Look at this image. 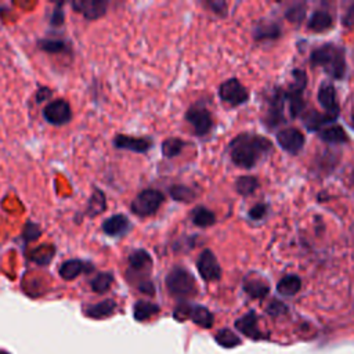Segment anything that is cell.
Wrapping results in <instances>:
<instances>
[{
    "label": "cell",
    "instance_id": "1",
    "mask_svg": "<svg viewBox=\"0 0 354 354\" xmlns=\"http://www.w3.org/2000/svg\"><path fill=\"white\" fill-rule=\"evenodd\" d=\"M271 151V142L266 137L253 133H242L228 145V153L232 163L242 169L254 167Z\"/></svg>",
    "mask_w": 354,
    "mask_h": 354
},
{
    "label": "cell",
    "instance_id": "2",
    "mask_svg": "<svg viewBox=\"0 0 354 354\" xmlns=\"http://www.w3.org/2000/svg\"><path fill=\"white\" fill-rule=\"evenodd\" d=\"M310 62L313 66L322 68L333 79L340 80L346 75L344 50L333 43H325L313 50Z\"/></svg>",
    "mask_w": 354,
    "mask_h": 354
},
{
    "label": "cell",
    "instance_id": "3",
    "mask_svg": "<svg viewBox=\"0 0 354 354\" xmlns=\"http://www.w3.org/2000/svg\"><path fill=\"white\" fill-rule=\"evenodd\" d=\"M166 288L169 293L178 299H187L196 295V281L192 274L183 268L174 267L166 277Z\"/></svg>",
    "mask_w": 354,
    "mask_h": 354
},
{
    "label": "cell",
    "instance_id": "4",
    "mask_svg": "<svg viewBox=\"0 0 354 354\" xmlns=\"http://www.w3.org/2000/svg\"><path fill=\"white\" fill-rule=\"evenodd\" d=\"M307 84V76L301 69L293 71V83L289 86V88L285 91V98L289 109L290 118H297L303 109H304V100H303V91Z\"/></svg>",
    "mask_w": 354,
    "mask_h": 354
},
{
    "label": "cell",
    "instance_id": "5",
    "mask_svg": "<svg viewBox=\"0 0 354 354\" xmlns=\"http://www.w3.org/2000/svg\"><path fill=\"white\" fill-rule=\"evenodd\" d=\"M163 202V194L153 188L141 191L131 202L130 210L138 217L152 216Z\"/></svg>",
    "mask_w": 354,
    "mask_h": 354
},
{
    "label": "cell",
    "instance_id": "6",
    "mask_svg": "<svg viewBox=\"0 0 354 354\" xmlns=\"http://www.w3.org/2000/svg\"><path fill=\"white\" fill-rule=\"evenodd\" d=\"M218 95L223 102L231 106L242 105L249 100V91L236 77H231L223 82L218 88Z\"/></svg>",
    "mask_w": 354,
    "mask_h": 354
},
{
    "label": "cell",
    "instance_id": "7",
    "mask_svg": "<svg viewBox=\"0 0 354 354\" xmlns=\"http://www.w3.org/2000/svg\"><path fill=\"white\" fill-rule=\"evenodd\" d=\"M44 119L53 126H64L72 119V109L66 100L58 98L44 106Z\"/></svg>",
    "mask_w": 354,
    "mask_h": 354
},
{
    "label": "cell",
    "instance_id": "8",
    "mask_svg": "<svg viewBox=\"0 0 354 354\" xmlns=\"http://www.w3.org/2000/svg\"><path fill=\"white\" fill-rule=\"evenodd\" d=\"M185 120L191 124L196 136H206L213 127V119L210 112L201 105L191 106L185 113Z\"/></svg>",
    "mask_w": 354,
    "mask_h": 354
},
{
    "label": "cell",
    "instance_id": "9",
    "mask_svg": "<svg viewBox=\"0 0 354 354\" xmlns=\"http://www.w3.org/2000/svg\"><path fill=\"white\" fill-rule=\"evenodd\" d=\"M196 268L199 271V275L207 282L217 281L221 277L220 264H218L214 253L210 249H205L199 254V257L196 260Z\"/></svg>",
    "mask_w": 354,
    "mask_h": 354
},
{
    "label": "cell",
    "instance_id": "10",
    "mask_svg": "<svg viewBox=\"0 0 354 354\" xmlns=\"http://www.w3.org/2000/svg\"><path fill=\"white\" fill-rule=\"evenodd\" d=\"M318 102L325 111V116L332 122H335L339 116V104L336 100V91L333 84L322 83L318 90Z\"/></svg>",
    "mask_w": 354,
    "mask_h": 354
},
{
    "label": "cell",
    "instance_id": "11",
    "mask_svg": "<svg viewBox=\"0 0 354 354\" xmlns=\"http://www.w3.org/2000/svg\"><path fill=\"white\" fill-rule=\"evenodd\" d=\"M71 7L75 12L83 15L88 21L98 19L105 15L108 10V1L105 0H77L72 1Z\"/></svg>",
    "mask_w": 354,
    "mask_h": 354
},
{
    "label": "cell",
    "instance_id": "12",
    "mask_svg": "<svg viewBox=\"0 0 354 354\" xmlns=\"http://www.w3.org/2000/svg\"><path fill=\"white\" fill-rule=\"evenodd\" d=\"M277 142L286 152L296 155L304 145V136L296 127H288L277 133Z\"/></svg>",
    "mask_w": 354,
    "mask_h": 354
},
{
    "label": "cell",
    "instance_id": "13",
    "mask_svg": "<svg viewBox=\"0 0 354 354\" xmlns=\"http://www.w3.org/2000/svg\"><path fill=\"white\" fill-rule=\"evenodd\" d=\"M286 104L285 91L274 90L271 94V98L268 101V109H267V123L274 127L279 123H283V106Z\"/></svg>",
    "mask_w": 354,
    "mask_h": 354
},
{
    "label": "cell",
    "instance_id": "14",
    "mask_svg": "<svg viewBox=\"0 0 354 354\" xmlns=\"http://www.w3.org/2000/svg\"><path fill=\"white\" fill-rule=\"evenodd\" d=\"M113 145L119 149H127V151H133L137 153H144L152 147V142L142 137H131V136L118 134L113 138Z\"/></svg>",
    "mask_w": 354,
    "mask_h": 354
},
{
    "label": "cell",
    "instance_id": "15",
    "mask_svg": "<svg viewBox=\"0 0 354 354\" xmlns=\"http://www.w3.org/2000/svg\"><path fill=\"white\" fill-rule=\"evenodd\" d=\"M93 270H94V267L87 261H83L80 259H69V260L64 261L59 266L58 272H59L62 279L72 281V279L77 278L80 274L88 272V271H93Z\"/></svg>",
    "mask_w": 354,
    "mask_h": 354
},
{
    "label": "cell",
    "instance_id": "16",
    "mask_svg": "<svg viewBox=\"0 0 354 354\" xmlns=\"http://www.w3.org/2000/svg\"><path fill=\"white\" fill-rule=\"evenodd\" d=\"M101 228L109 236H120L130 230V221L124 214H113L102 223Z\"/></svg>",
    "mask_w": 354,
    "mask_h": 354
},
{
    "label": "cell",
    "instance_id": "17",
    "mask_svg": "<svg viewBox=\"0 0 354 354\" xmlns=\"http://www.w3.org/2000/svg\"><path fill=\"white\" fill-rule=\"evenodd\" d=\"M235 328L248 337L252 339H263V333L257 328V317L253 311H249L243 317L235 321Z\"/></svg>",
    "mask_w": 354,
    "mask_h": 354
},
{
    "label": "cell",
    "instance_id": "18",
    "mask_svg": "<svg viewBox=\"0 0 354 354\" xmlns=\"http://www.w3.org/2000/svg\"><path fill=\"white\" fill-rule=\"evenodd\" d=\"M151 266H152V257L144 249H137L129 256V267L136 274L148 271Z\"/></svg>",
    "mask_w": 354,
    "mask_h": 354
},
{
    "label": "cell",
    "instance_id": "19",
    "mask_svg": "<svg viewBox=\"0 0 354 354\" xmlns=\"http://www.w3.org/2000/svg\"><path fill=\"white\" fill-rule=\"evenodd\" d=\"M253 36L256 40H274L281 36V28L275 22H259L253 29Z\"/></svg>",
    "mask_w": 354,
    "mask_h": 354
},
{
    "label": "cell",
    "instance_id": "20",
    "mask_svg": "<svg viewBox=\"0 0 354 354\" xmlns=\"http://www.w3.org/2000/svg\"><path fill=\"white\" fill-rule=\"evenodd\" d=\"M243 290L253 299H263L267 296L270 286L263 278H246L243 281Z\"/></svg>",
    "mask_w": 354,
    "mask_h": 354
},
{
    "label": "cell",
    "instance_id": "21",
    "mask_svg": "<svg viewBox=\"0 0 354 354\" xmlns=\"http://www.w3.org/2000/svg\"><path fill=\"white\" fill-rule=\"evenodd\" d=\"M332 17L328 11L325 10H317L314 11V14L311 15L308 24H307V28L315 33H321V32H325L328 30L330 26H332Z\"/></svg>",
    "mask_w": 354,
    "mask_h": 354
},
{
    "label": "cell",
    "instance_id": "22",
    "mask_svg": "<svg viewBox=\"0 0 354 354\" xmlns=\"http://www.w3.org/2000/svg\"><path fill=\"white\" fill-rule=\"evenodd\" d=\"M116 310V301L112 299H105L100 303H95L93 306H90L86 310V314L90 318H95V319H101V318H106L111 314H113V311Z\"/></svg>",
    "mask_w": 354,
    "mask_h": 354
},
{
    "label": "cell",
    "instance_id": "23",
    "mask_svg": "<svg viewBox=\"0 0 354 354\" xmlns=\"http://www.w3.org/2000/svg\"><path fill=\"white\" fill-rule=\"evenodd\" d=\"M300 288H301V279L295 274L285 275L277 283V290L282 296H293L300 290Z\"/></svg>",
    "mask_w": 354,
    "mask_h": 354
},
{
    "label": "cell",
    "instance_id": "24",
    "mask_svg": "<svg viewBox=\"0 0 354 354\" xmlns=\"http://www.w3.org/2000/svg\"><path fill=\"white\" fill-rule=\"evenodd\" d=\"M106 209V198L101 189H94L86 207V216L90 218L101 214Z\"/></svg>",
    "mask_w": 354,
    "mask_h": 354
},
{
    "label": "cell",
    "instance_id": "25",
    "mask_svg": "<svg viewBox=\"0 0 354 354\" xmlns=\"http://www.w3.org/2000/svg\"><path fill=\"white\" fill-rule=\"evenodd\" d=\"M319 138L326 144H342L348 141L346 131L339 124H332L326 129H322L319 133Z\"/></svg>",
    "mask_w": 354,
    "mask_h": 354
},
{
    "label": "cell",
    "instance_id": "26",
    "mask_svg": "<svg viewBox=\"0 0 354 354\" xmlns=\"http://www.w3.org/2000/svg\"><path fill=\"white\" fill-rule=\"evenodd\" d=\"M159 306L152 303V301H147V300H138L134 304L133 308V315L137 321H145L149 319L151 317L156 315L159 313Z\"/></svg>",
    "mask_w": 354,
    "mask_h": 354
},
{
    "label": "cell",
    "instance_id": "27",
    "mask_svg": "<svg viewBox=\"0 0 354 354\" xmlns=\"http://www.w3.org/2000/svg\"><path fill=\"white\" fill-rule=\"evenodd\" d=\"M188 318L202 328H210L214 321L213 314L206 307H202V306H191Z\"/></svg>",
    "mask_w": 354,
    "mask_h": 354
},
{
    "label": "cell",
    "instance_id": "28",
    "mask_svg": "<svg viewBox=\"0 0 354 354\" xmlns=\"http://www.w3.org/2000/svg\"><path fill=\"white\" fill-rule=\"evenodd\" d=\"M191 218H192V223L198 227H210L216 223V214L209 210L207 207H203V206H198L192 210V214H191Z\"/></svg>",
    "mask_w": 354,
    "mask_h": 354
},
{
    "label": "cell",
    "instance_id": "29",
    "mask_svg": "<svg viewBox=\"0 0 354 354\" xmlns=\"http://www.w3.org/2000/svg\"><path fill=\"white\" fill-rule=\"evenodd\" d=\"M303 123L304 126L311 130V131H315V130H319L324 124L326 123H330V120L324 115H321L319 112L317 111H308L303 115Z\"/></svg>",
    "mask_w": 354,
    "mask_h": 354
},
{
    "label": "cell",
    "instance_id": "30",
    "mask_svg": "<svg viewBox=\"0 0 354 354\" xmlns=\"http://www.w3.org/2000/svg\"><path fill=\"white\" fill-rule=\"evenodd\" d=\"M257 188H259V180L254 176H241L235 181V189L238 191V194L243 196L252 195Z\"/></svg>",
    "mask_w": 354,
    "mask_h": 354
},
{
    "label": "cell",
    "instance_id": "31",
    "mask_svg": "<svg viewBox=\"0 0 354 354\" xmlns=\"http://www.w3.org/2000/svg\"><path fill=\"white\" fill-rule=\"evenodd\" d=\"M37 47L48 54H61L68 50V43L59 39H41L37 41Z\"/></svg>",
    "mask_w": 354,
    "mask_h": 354
},
{
    "label": "cell",
    "instance_id": "32",
    "mask_svg": "<svg viewBox=\"0 0 354 354\" xmlns=\"http://www.w3.org/2000/svg\"><path fill=\"white\" fill-rule=\"evenodd\" d=\"M185 144H187L185 141L177 137H170L162 142V153L165 158H174L181 152Z\"/></svg>",
    "mask_w": 354,
    "mask_h": 354
},
{
    "label": "cell",
    "instance_id": "33",
    "mask_svg": "<svg viewBox=\"0 0 354 354\" xmlns=\"http://www.w3.org/2000/svg\"><path fill=\"white\" fill-rule=\"evenodd\" d=\"M169 192H170V196L177 202L188 203L196 198V192L192 188L185 187V185H173V187H170Z\"/></svg>",
    "mask_w": 354,
    "mask_h": 354
},
{
    "label": "cell",
    "instance_id": "34",
    "mask_svg": "<svg viewBox=\"0 0 354 354\" xmlns=\"http://www.w3.org/2000/svg\"><path fill=\"white\" fill-rule=\"evenodd\" d=\"M113 282V275L111 272H100L90 281V286L95 293H105Z\"/></svg>",
    "mask_w": 354,
    "mask_h": 354
},
{
    "label": "cell",
    "instance_id": "35",
    "mask_svg": "<svg viewBox=\"0 0 354 354\" xmlns=\"http://www.w3.org/2000/svg\"><path fill=\"white\" fill-rule=\"evenodd\" d=\"M53 254H54V246L44 245V246H39V248L33 249L30 259L35 263H37L40 266H44V264L50 263V260L53 259Z\"/></svg>",
    "mask_w": 354,
    "mask_h": 354
},
{
    "label": "cell",
    "instance_id": "36",
    "mask_svg": "<svg viewBox=\"0 0 354 354\" xmlns=\"http://www.w3.org/2000/svg\"><path fill=\"white\" fill-rule=\"evenodd\" d=\"M216 342L223 346V347H227V348H231V347H235L236 344L241 343L239 337L231 332L230 329H221L217 332L216 335Z\"/></svg>",
    "mask_w": 354,
    "mask_h": 354
},
{
    "label": "cell",
    "instance_id": "37",
    "mask_svg": "<svg viewBox=\"0 0 354 354\" xmlns=\"http://www.w3.org/2000/svg\"><path fill=\"white\" fill-rule=\"evenodd\" d=\"M285 15H286L289 22L299 25L306 17V7L303 4H295L286 11Z\"/></svg>",
    "mask_w": 354,
    "mask_h": 354
},
{
    "label": "cell",
    "instance_id": "38",
    "mask_svg": "<svg viewBox=\"0 0 354 354\" xmlns=\"http://www.w3.org/2000/svg\"><path fill=\"white\" fill-rule=\"evenodd\" d=\"M41 235V230L37 224L35 223H26L25 227H24V232H22V236L26 242H30V241H36L39 236Z\"/></svg>",
    "mask_w": 354,
    "mask_h": 354
},
{
    "label": "cell",
    "instance_id": "39",
    "mask_svg": "<svg viewBox=\"0 0 354 354\" xmlns=\"http://www.w3.org/2000/svg\"><path fill=\"white\" fill-rule=\"evenodd\" d=\"M189 308H191V304L188 303H181L178 304L176 308H174V318L177 321H185L188 319V315H189Z\"/></svg>",
    "mask_w": 354,
    "mask_h": 354
},
{
    "label": "cell",
    "instance_id": "40",
    "mask_svg": "<svg viewBox=\"0 0 354 354\" xmlns=\"http://www.w3.org/2000/svg\"><path fill=\"white\" fill-rule=\"evenodd\" d=\"M267 205H264V203H257V205H254L250 210H249V217L252 218V220H260V218H263L266 214H267Z\"/></svg>",
    "mask_w": 354,
    "mask_h": 354
},
{
    "label": "cell",
    "instance_id": "41",
    "mask_svg": "<svg viewBox=\"0 0 354 354\" xmlns=\"http://www.w3.org/2000/svg\"><path fill=\"white\" fill-rule=\"evenodd\" d=\"M286 311V306L282 303V301H278V300H272L270 303V306L267 307V313L272 317H277V315H281L282 313Z\"/></svg>",
    "mask_w": 354,
    "mask_h": 354
},
{
    "label": "cell",
    "instance_id": "42",
    "mask_svg": "<svg viewBox=\"0 0 354 354\" xmlns=\"http://www.w3.org/2000/svg\"><path fill=\"white\" fill-rule=\"evenodd\" d=\"M206 6L217 15H221V17L227 15V3L224 1H207Z\"/></svg>",
    "mask_w": 354,
    "mask_h": 354
},
{
    "label": "cell",
    "instance_id": "43",
    "mask_svg": "<svg viewBox=\"0 0 354 354\" xmlns=\"http://www.w3.org/2000/svg\"><path fill=\"white\" fill-rule=\"evenodd\" d=\"M62 4H64V3H58L57 7H55V10H54V12H53V15H51V24L55 25V26L62 25V24H64V19H65V14H64V11L59 8Z\"/></svg>",
    "mask_w": 354,
    "mask_h": 354
},
{
    "label": "cell",
    "instance_id": "44",
    "mask_svg": "<svg viewBox=\"0 0 354 354\" xmlns=\"http://www.w3.org/2000/svg\"><path fill=\"white\" fill-rule=\"evenodd\" d=\"M343 25L353 26L354 25V3L347 8L346 14L343 15Z\"/></svg>",
    "mask_w": 354,
    "mask_h": 354
},
{
    "label": "cell",
    "instance_id": "45",
    "mask_svg": "<svg viewBox=\"0 0 354 354\" xmlns=\"http://www.w3.org/2000/svg\"><path fill=\"white\" fill-rule=\"evenodd\" d=\"M50 95H51V90H50V88H47V87H41V88L37 91L36 98H37V101L40 102V101L46 100L47 97H50Z\"/></svg>",
    "mask_w": 354,
    "mask_h": 354
},
{
    "label": "cell",
    "instance_id": "46",
    "mask_svg": "<svg viewBox=\"0 0 354 354\" xmlns=\"http://www.w3.org/2000/svg\"><path fill=\"white\" fill-rule=\"evenodd\" d=\"M0 354H8L7 351H4V350H0Z\"/></svg>",
    "mask_w": 354,
    "mask_h": 354
},
{
    "label": "cell",
    "instance_id": "47",
    "mask_svg": "<svg viewBox=\"0 0 354 354\" xmlns=\"http://www.w3.org/2000/svg\"><path fill=\"white\" fill-rule=\"evenodd\" d=\"M351 124H353V127H354V115H353V118H351Z\"/></svg>",
    "mask_w": 354,
    "mask_h": 354
},
{
    "label": "cell",
    "instance_id": "48",
    "mask_svg": "<svg viewBox=\"0 0 354 354\" xmlns=\"http://www.w3.org/2000/svg\"><path fill=\"white\" fill-rule=\"evenodd\" d=\"M351 178H353V183H354V171H353V176H351Z\"/></svg>",
    "mask_w": 354,
    "mask_h": 354
}]
</instances>
